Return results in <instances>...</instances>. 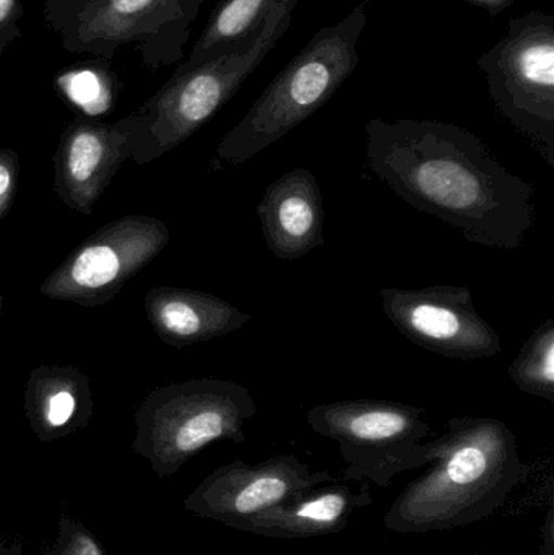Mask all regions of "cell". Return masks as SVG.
Returning a JSON list of instances; mask_svg holds the SVG:
<instances>
[{
  "instance_id": "cell-1",
  "label": "cell",
  "mask_w": 554,
  "mask_h": 555,
  "mask_svg": "<svg viewBox=\"0 0 554 555\" xmlns=\"http://www.w3.org/2000/svg\"><path fill=\"white\" fill-rule=\"evenodd\" d=\"M366 165L407 204L465 241L519 249L536 223V191L504 168L480 137L441 120L366 124Z\"/></svg>"
},
{
  "instance_id": "cell-2",
  "label": "cell",
  "mask_w": 554,
  "mask_h": 555,
  "mask_svg": "<svg viewBox=\"0 0 554 555\" xmlns=\"http://www.w3.org/2000/svg\"><path fill=\"white\" fill-rule=\"evenodd\" d=\"M429 469L413 479L384 515L394 533L467 527L506 504L527 473L514 430L497 417L454 416L423 442Z\"/></svg>"
},
{
  "instance_id": "cell-3",
  "label": "cell",
  "mask_w": 554,
  "mask_h": 555,
  "mask_svg": "<svg viewBox=\"0 0 554 555\" xmlns=\"http://www.w3.org/2000/svg\"><path fill=\"white\" fill-rule=\"evenodd\" d=\"M366 22L361 2L342 22L319 29L223 137L211 168L249 162L318 113L357 70Z\"/></svg>"
},
{
  "instance_id": "cell-4",
  "label": "cell",
  "mask_w": 554,
  "mask_h": 555,
  "mask_svg": "<svg viewBox=\"0 0 554 555\" xmlns=\"http://www.w3.org/2000/svg\"><path fill=\"white\" fill-rule=\"evenodd\" d=\"M250 391L233 380L191 378L150 391L137 408L132 450L159 479L221 440L246 442L244 426L256 416Z\"/></svg>"
},
{
  "instance_id": "cell-5",
  "label": "cell",
  "mask_w": 554,
  "mask_h": 555,
  "mask_svg": "<svg viewBox=\"0 0 554 555\" xmlns=\"http://www.w3.org/2000/svg\"><path fill=\"white\" fill-rule=\"evenodd\" d=\"M296 3L298 0L282 3L250 48L218 55L204 64H178L171 78L136 111L140 122L132 162H156L217 116L285 36Z\"/></svg>"
},
{
  "instance_id": "cell-6",
  "label": "cell",
  "mask_w": 554,
  "mask_h": 555,
  "mask_svg": "<svg viewBox=\"0 0 554 555\" xmlns=\"http://www.w3.org/2000/svg\"><path fill=\"white\" fill-rule=\"evenodd\" d=\"M205 0H46L44 22L70 54L113 61L133 44L155 72L178 64Z\"/></svg>"
},
{
  "instance_id": "cell-7",
  "label": "cell",
  "mask_w": 554,
  "mask_h": 555,
  "mask_svg": "<svg viewBox=\"0 0 554 555\" xmlns=\"http://www.w3.org/2000/svg\"><path fill=\"white\" fill-rule=\"evenodd\" d=\"M426 411L387 400H345L318 404L306 413L312 433L334 440L347 481L389 489L394 479L428 466L423 442L431 433Z\"/></svg>"
},
{
  "instance_id": "cell-8",
  "label": "cell",
  "mask_w": 554,
  "mask_h": 555,
  "mask_svg": "<svg viewBox=\"0 0 554 555\" xmlns=\"http://www.w3.org/2000/svg\"><path fill=\"white\" fill-rule=\"evenodd\" d=\"M500 113L554 166V15L513 16L507 35L477 61Z\"/></svg>"
},
{
  "instance_id": "cell-9",
  "label": "cell",
  "mask_w": 554,
  "mask_h": 555,
  "mask_svg": "<svg viewBox=\"0 0 554 555\" xmlns=\"http://www.w3.org/2000/svg\"><path fill=\"white\" fill-rule=\"evenodd\" d=\"M171 241L165 221L127 215L88 236L39 291L42 296L81 307L113 300L137 273L150 266Z\"/></svg>"
},
{
  "instance_id": "cell-10",
  "label": "cell",
  "mask_w": 554,
  "mask_h": 555,
  "mask_svg": "<svg viewBox=\"0 0 554 555\" xmlns=\"http://www.w3.org/2000/svg\"><path fill=\"white\" fill-rule=\"evenodd\" d=\"M381 299L384 313L396 328L436 354L472 361L494 358L503 351V339L478 313L468 287H383Z\"/></svg>"
},
{
  "instance_id": "cell-11",
  "label": "cell",
  "mask_w": 554,
  "mask_h": 555,
  "mask_svg": "<svg viewBox=\"0 0 554 555\" xmlns=\"http://www.w3.org/2000/svg\"><path fill=\"white\" fill-rule=\"evenodd\" d=\"M334 481L331 473L312 469L292 453L273 455L256 465L234 460L202 479L182 501V508L241 531L250 518L292 495Z\"/></svg>"
},
{
  "instance_id": "cell-12",
  "label": "cell",
  "mask_w": 554,
  "mask_h": 555,
  "mask_svg": "<svg viewBox=\"0 0 554 555\" xmlns=\"http://www.w3.org/2000/svg\"><path fill=\"white\" fill-rule=\"evenodd\" d=\"M139 114L104 122L80 114L65 126L54 155V192L75 214L93 215L120 166L132 156Z\"/></svg>"
},
{
  "instance_id": "cell-13",
  "label": "cell",
  "mask_w": 554,
  "mask_h": 555,
  "mask_svg": "<svg viewBox=\"0 0 554 555\" xmlns=\"http://www.w3.org/2000/svg\"><path fill=\"white\" fill-rule=\"evenodd\" d=\"M256 214L276 259H301L324 244V202L318 179L308 169H293L273 181Z\"/></svg>"
},
{
  "instance_id": "cell-14",
  "label": "cell",
  "mask_w": 554,
  "mask_h": 555,
  "mask_svg": "<svg viewBox=\"0 0 554 555\" xmlns=\"http://www.w3.org/2000/svg\"><path fill=\"white\" fill-rule=\"evenodd\" d=\"M373 504L370 482L360 489L328 482L286 499L244 524L241 531L272 540H306L340 533L351 517Z\"/></svg>"
},
{
  "instance_id": "cell-15",
  "label": "cell",
  "mask_w": 554,
  "mask_h": 555,
  "mask_svg": "<svg viewBox=\"0 0 554 555\" xmlns=\"http://www.w3.org/2000/svg\"><path fill=\"white\" fill-rule=\"evenodd\" d=\"M153 332L172 348H188L237 332L250 320L228 300L204 291L158 286L143 299Z\"/></svg>"
},
{
  "instance_id": "cell-16",
  "label": "cell",
  "mask_w": 554,
  "mask_h": 555,
  "mask_svg": "<svg viewBox=\"0 0 554 555\" xmlns=\"http://www.w3.org/2000/svg\"><path fill=\"white\" fill-rule=\"evenodd\" d=\"M25 414L39 442L65 439L90 424L94 413L91 382L74 365H39L26 378Z\"/></svg>"
},
{
  "instance_id": "cell-17",
  "label": "cell",
  "mask_w": 554,
  "mask_h": 555,
  "mask_svg": "<svg viewBox=\"0 0 554 555\" xmlns=\"http://www.w3.org/2000/svg\"><path fill=\"white\" fill-rule=\"evenodd\" d=\"M285 2L289 0H221L185 64H204L218 55L256 44L273 12Z\"/></svg>"
},
{
  "instance_id": "cell-18",
  "label": "cell",
  "mask_w": 554,
  "mask_h": 555,
  "mask_svg": "<svg viewBox=\"0 0 554 555\" xmlns=\"http://www.w3.org/2000/svg\"><path fill=\"white\" fill-rule=\"evenodd\" d=\"M513 384L524 393L554 403V319L549 317L524 343L510 365Z\"/></svg>"
},
{
  "instance_id": "cell-19",
  "label": "cell",
  "mask_w": 554,
  "mask_h": 555,
  "mask_svg": "<svg viewBox=\"0 0 554 555\" xmlns=\"http://www.w3.org/2000/svg\"><path fill=\"white\" fill-rule=\"evenodd\" d=\"M42 555H107L101 541L81 521L61 515L57 537Z\"/></svg>"
},
{
  "instance_id": "cell-20",
  "label": "cell",
  "mask_w": 554,
  "mask_h": 555,
  "mask_svg": "<svg viewBox=\"0 0 554 555\" xmlns=\"http://www.w3.org/2000/svg\"><path fill=\"white\" fill-rule=\"evenodd\" d=\"M20 181V156L15 150L0 149V223L15 204Z\"/></svg>"
},
{
  "instance_id": "cell-21",
  "label": "cell",
  "mask_w": 554,
  "mask_h": 555,
  "mask_svg": "<svg viewBox=\"0 0 554 555\" xmlns=\"http://www.w3.org/2000/svg\"><path fill=\"white\" fill-rule=\"evenodd\" d=\"M23 13V0H0V55L12 42L22 38L18 22Z\"/></svg>"
},
{
  "instance_id": "cell-22",
  "label": "cell",
  "mask_w": 554,
  "mask_h": 555,
  "mask_svg": "<svg viewBox=\"0 0 554 555\" xmlns=\"http://www.w3.org/2000/svg\"><path fill=\"white\" fill-rule=\"evenodd\" d=\"M464 2L485 10V12L490 13L491 16H497L500 15L501 12H504V10L513 7L517 0H464Z\"/></svg>"
},
{
  "instance_id": "cell-23",
  "label": "cell",
  "mask_w": 554,
  "mask_h": 555,
  "mask_svg": "<svg viewBox=\"0 0 554 555\" xmlns=\"http://www.w3.org/2000/svg\"><path fill=\"white\" fill-rule=\"evenodd\" d=\"M0 555H23V546L18 541H0Z\"/></svg>"
},
{
  "instance_id": "cell-24",
  "label": "cell",
  "mask_w": 554,
  "mask_h": 555,
  "mask_svg": "<svg viewBox=\"0 0 554 555\" xmlns=\"http://www.w3.org/2000/svg\"><path fill=\"white\" fill-rule=\"evenodd\" d=\"M3 302H5V297L0 294V317H2Z\"/></svg>"
}]
</instances>
